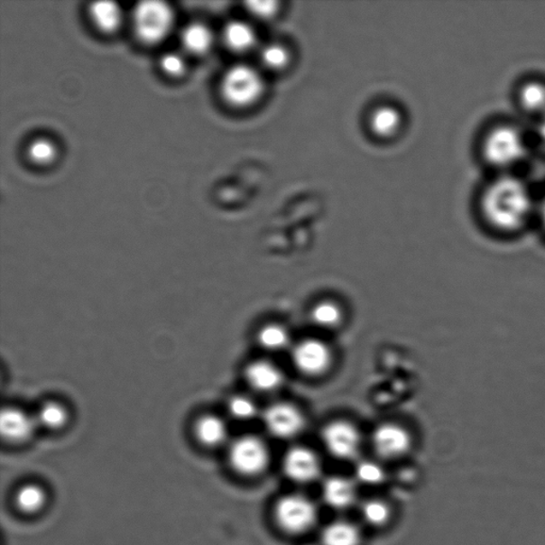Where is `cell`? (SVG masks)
<instances>
[{
    "mask_svg": "<svg viewBox=\"0 0 545 545\" xmlns=\"http://www.w3.org/2000/svg\"><path fill=\"white\" fill-rule=\"evenodd\" d=\"M280 3L271 2H250L246 3V8L250 14L258 20H271L280 12Z\"/></svg>",
    "mask_w": 545,
    "mask_h": 545,
    "instance_id": "cell-31",
    "label": "cell"
},
{
    "mask_svg": "<svg viewBox=\"0 0 545 545\" xmlns=\"http://www.w3.org/2000/svg\"><path fill=\"white\" fill-rule=\"evenodd\" d=\"M228 411L236 419L250 420L256 414L257 407L246 396H235L229 401Z\"/></svg>",
    "mask_w": 545,
    "mask_h": 545,
    "instance_id": "cell-30",
    "label": "cell"
},
{
    "mask_svg": "<svg viewBox=\"0 0 545 545\" xmlns=\"http://www.w3.org/2000/svg\"><path fill=\"white\" fill-rule=\"evenodd\" d=\"M483 153L488 163L494 167L509 168L525 157V140L517 128L509 125L497 126L485 135Z\"/></svg>",
    "mask_w": 545,
    "mask_h": 545,
    "instance_id": "cell-3",
    "label": "cell"
},
{
    "mask_svg": "<svg viewBox=\"0 0 545 545\" xmlns=\"http://www.w3.org/2000/svg\"><path fill=\"white\" fill-rule=\"evenodd\" d=\"M35 420L39 426L45 429L59 430L68 423L69 414L62 405L51 402L40 408Z\"/></svg>",
    "mask_w": 545,
    "mask_h": 545,
    "instance_id": "cell-23",
    "label": "cell"
},
{
    "mask_svg": "<svg viewBox=\"0 0 545 545\" xmlns=\"http://www.w3.org/2000/svg\"><path fill=\"white\" fill-rule=\"evenodd\" d=\"M356 478L365 485H374L382 484L386 478L383 466L373 460H363L356 466Z\"/></svg>",
    "mask_w": 545,
    "mask_h": 545,
    "instance_id": "cell-28",
    "label": "cell"
},
{
    "mask_svg": "<svg viewBox=\"0 0 545 545\" xmlns=\"http://www.w3.org/2000/svg\"><path fill=\"white\" fill-rule=\"evenodd\" d=\"M259 345L268 351H281L289 343L288 331L278 325L265 326L258 334Z\"/></svg>",
    "mask_w": 545,
    "mask_h": 545,
    "instance_id": "cell-25",
    "label": "cell"
},
{
    "mask_svg": "<svg viewBox=\"0 0 545 545\" xmlns=\"http://www.w3.org/2000/svg\"><path fill=\"white\" fill-rule=\"evenodd\" d=\"M162 67L165 73L171 76L182 74L185 70V61L183 58L176 52H169L162 59Z\"/></svg>",
    "mask_w": 545,
    "mask_h": 545,
    "instance_id": "cell-32",
    "label": "cell"
},
{
    "mask_svg": "<svg viewBox=\"0 0 545 545\" xmlns=\"http://www.w3.org/2000/svg\"><path fill=\"white\" fill-rule=\"evenodd\" d=\"M361 513H363L365 522L373 526H381L388 522L390 508L383 501L371 500L364 503Z\"/></svg>",
    "mask_w": 545,
    "mask_h": 545,
    "instance_id": "cell-27",
    "label": "cell"
},
{
    "mask_svg": "<svg viewBox=\"0 0 545 545\" xmlns=\"http://www.w3.org/2000/svg\"><path fill=\"white\" fill-rule=\"evenodd\" d=\"M481 209L491 227L502 233H514L524 226L531 215L530 189L517 177H500L485 189Z\"/></svg>",
    "mask_w": 545,
    "mask_h": 545,
    "instance_id": "cell-1",
    "label": "cell"
},
{
    "mask_svg": "<svg viewBox=\"0 0 545 545\" xmlns=\"http://www.w3.org/2000/svg\"><path fill=\"white\" fill-rule=\"evenodd\" d=\"M404 116L398 106L379 105L370 112L367 126L379 139H390L400 133Z\"/></svg>",
    "mask_w": 545,
    "mask_h": 545,
    "instance_id": "cell-13",
    "label": "cell"
},
{
    "mask_svg": "<svg viewBox=\"0 0 545 545\" xmlns=\"http://www.w3.org/2000/svg\"><path fill=\"white\" fill-rule=\"evenodd\" d=\"M520 103L531 114L545 115V85L531 81L521 88Z\"/></svg>",
    "mask_w": 545,
    "mask_h": 545,
    "instance_id": "cell-21",
    "label": "cell"
},
{
    "mask_svg": "<svg viewBox=\"0 0 545 545\" xmlns=\"http://www.w3.org/2000/svg\"><path fill=\"white\" fill-rule=\"evenodd\" d=\"M358 527L347 521H336L325 527L321 534L323 545H359Z\"/></svg>",
    "mask_w": 545,
    "mask_h": 545,
    "instance_id": "cell-18",
    "label": "cell"
},
{
    "mask_svg": "<svg viewBox=\"0 0 545 545\" xmlns=\"http://www.w3.org/2000/svg\"><path fill=\"white\" fill-rule=\"evenodd\" d=\"M540 210V213H539V215H540V218H541V223H542V226L545 230V195L541 200V204H540V208H539Z\"/></svg>",
    "mask_w": 545,
    "mask_h": 545,
    "instance_id": "cell-34",
    "label": "cell"
},
{
    "mask_svg": "<svg viewBox=\"0 0 545 545\" xmlns=\"http://www.w3.org/2000/svg\"><path fill=\"white\" fill-rule=\"evenodd\" d=\"M538 135L539 139H540L542 144L545 146V115L541 116V120L539 122Z\"/></svg>",
    "mask_w": 545,
    "mask_h": 545,
    "instance_id": "cell-33",
    "label": "cell"
},
{
    "mask_svg": "<svg viewBox=\"0 0 545 545\" xmlns=\"http://www.w3.org/2000/svg\"><path fill=\"white\" fill-rule=\"evenodd\" d=\"M195 435L207 447L221 446L227 439V426L221 418L207 414L195 425Z\"/></svg>",
    "mask_w": 545,
    "mask_h": 545,
    "instance_id": "cell-17",
    "label": "cell"
},
{
    "mask_svg": "<svg viewBox=\"0 0 545 545\" xmlns=\"http://www.w3.org/2000/svg\"><path fill=\"white\" fill-rule=\"evenodd\" d=\"M323 500L335 509H346L356 500V487L346 477H328L323 484Z\"/></svg>",
    "mask_w": 545,
    "mask_h": 545,
    "instance_id": "cell-14",
    "label": "cell"
},
{
    "mask_svg": "<svg viewBox=\"0 0 545 545\" xmlns=\"http://www.w3.org/2000/svg\"><path fill=\"white\" fill-rule=\"evenodd\" d=\"M263 420L271 434L282 439L299 435L305 425L304 417L298 409L289 404L272 405L266 409Z\"/></svg>",
    "mask_w": 545,
    "mask_h": 545,
    "instance_id": "cell-8",
    "label": "cell"
},
{
    "mask_svg": "<svg viewBox=\"0 0 545 545\" xmlns=\"http://www.w3.org/2000/svg\"><path fill=\"white\" fill-rule=\"evenodd\" d=\"M37 420L17 408H5L0 416V431L5 440L23 442L31 439L38 428Z\"/></svg>",
    "mask_w": 545,
    "mask_h": 545,
    "instance_id": "cell-12",
    "label": "cell"
},
{
    "mask_svg": "<svg viewBox=\"0 0 545 545\" xmlns=\"http://www.w3.org/2000/svg\"><path fill=\"white\" fill-rule=\"evenodd\" d=\"M28 155L32 162L45 164L55 159L57 148L50 140L38 139L29 146Z\"/></svg>",
    "mask_w": 545,
    "mask_h": 545,
    "instance_id": "cell-29",
    "label": "cell"
},
{
    "mask_svg": "<svg viewBox=\"0 0 545 545\" xmlns=\"http://www.w3.org/2000/svg\"><path fill=\"white\" fill-rule=\"evenodd\" d=\"M246 382L250 386L262 393H271L282 383V373L274 365L266 361H254L246 367Z\"/></svg>",
    "mask_w": 545,
    "mask_h": 545,
    "instance_id": "cell-15",
    "label": "cell"
},
{
    "mask_svg": "<svg viewBox=\"0 0 545 545\" xmlns=\"http://www.w3.org/2000/svg\"><path fill=\"white\" fill-rule=\"evenodd\" d=\"M373 446L383 458L400 457L411 448V439L408 432L395 424L379 426L372 437Z\"/></svg>",
    "mask_w": 545,
    "mask_h": 545,
    "instance_id": "cell-11",
    "label": "cell"
},
{
    "mask_svg": "<svg viewBox=\"0 0 545 545\" xmlns=\"http://www.w3.org/2000/svg\"><path fill=\"white\" fill-rule=\"evenodd\" d=\"M46 494L37 485H27L16 496L17 505L26 513H35L44 506Z\"/></svg>",
    "mask_w": 545,
    "mask_h": 545,
    "instance_id": "cell-24",
    "label": "cell"
},
{
    "mask_svg": "<svg viewBox=\"0 0 545 545\" xmlns=\"http://www.w3.org/2000/svg\"><path fill=\"white\" fill-rule=\"evenodd\" d=\"M311 318L317 325L331 328L340 323L342 315L337 305L330 301H323L313 308Z\"/></svg>",
    "mask_w": 545,
    "mask_h": 545,
    "instance_id": "cell-26",
    "label": "cell"
},
{
    "mask_svg": "<svg viewBox=\"0 0 545 545\" xmlns=\"http://www.w3.org/2000/svg\"><path fill=\"white\" fill-rule=\"evenodd\" d=\"M283 471L291 481L310 483L319 476L321 462L311 449L293 448L284 456Z\"/></svg>",
    "mask_w": 545,
    "mask_h": 545,
    "instance_id": "cell-10",
    "label": "cell"
},
{
    "mask_svg": "<svg viewBox=\"0 0 545 545\" xmlns=\"http://www.w3.org/2000/svg\"><path fill=\"white\" fill-rule=\"evenodd\" d=\"M225 43L229 50L236 52H247L254 49L258 43L257 32L246 22L233 21L224 29Z\"/></svg>",
    "mask_w": 545,
    "mask_h": 545,
    "instance_id": "cell-16",
    "label": "cell"
},
{
    "mask_svg": "<svg viewBox=\"0 0 545 545\" xmlns=\"http://www.w3.org/2000/svg\"><path fill=\"white\" fill-rule=\"evenodd\" d=\"M274 515L282 531L289 534H301L316 524L318 509L307 496L289 494L276 503Z\"/></svg>",
    "mask_w": 545,
    "mask_h": 545,
    "instance_id": "cell-5",
    "label": "cell"
},
{
    "mask_svg": "<svg viewBox=\"0 0 545 545\" xmlns=\"http://www.w3.org/2000/svg\"><path fill=\"white\" fill-rule=\"evenodd\" d=\"M293 363L304 374L317 376L328 369L331 363L329 348L319 340H305L293 349Z\"/></svg>",
    "mask_w": 545,
    "mask_h": 545,
    "instance_id": "cell-9",
    "label": "cell"
},
{
    "mask_svg": "<svg viewBox=\"0 0 545 545\" xmlns=\"http://www.w3.org/2000/svg\"><path fill=\"white\" fill-rule=\"evenodd\" d=\"M173 21V11L160 0H145L135 5L134 11L135 32L145 43H157L167 37Z\"/></svg>",
    "mask_w": 545,
    "mask_h": 545,
    "instance_id": "cell-4",
    "label": "cell"
},
{
    "mask_svg": "<svg viewBox=\"0 0 545 545\" xmlns=\"http://www.w3.org/2000/svg\"><path fill=\"white\" fill-rule=\"evenodd\" d=\"M181 40L187 51L194 53H203L210 49L213 35L210 29L204 23H192L183 29Z\"/></svg>",
    "mask_w": 545,
    "mask_h": 545,
    "instance_id": "cell-20",
    "label": "cell"
},
{
    "mask_svg": "<svg viewBox=\"0 0 545 545\" xmlns=\"http://www.w3.org/2000/svg\"><path fill=\"white\" fill-rule=\"evenodd\" d=\"M322 440L328 452L339 459H353L359 452V432L352 424L343 420L326 425L322 431Z\"/></svg>",
    "mask_w": 545,
    "mask_h": 545,
    "instance_id": "cell-7",
    "label": "cell"
},
{
    "mask_svg": "<svg viewBox=\"0 0 545 545\" xmlns=\"http://www.w3.org/2000/svg\"><path fill=\"white\" fill-rule=\"evenodd\" d=\"M90 11L95 23L102 31L114 32L120 26L123 14L120 5L110 0L93 3Z\"/></svg>",
    "mask_w": 545,
    "mask_h": 545,
    "instance_id": "cell-19",
    "label": "cell"
},
{
    "mask_svg": "<svg viewBox=\"0 0 545 545\" xmlns=\"http://www.w3.org/2000/svg\"><path fill=\"white\" fill-rule=\"evenodd\" d=\"M265 80L262 72L248 64H236L225 73L222 94L236 108H248L263 98Z\"/></svg>",
    "mask_w": 545,
    "mask_h": 545,
    "instance_id": "cell-2",
    "label": "cell"
},
{
    "mask_svg": "<svg viewBox=\"0 0 545 545\" xmlns=\"http://www.w3.org/2000/svg\"><path fill=\"white\" fill-rule=\"evenodd\" d=\"M260 62L263 68L272 72L286 69L291 60V55L286 46L281 43H269L259 51Z\"/></svg>",
    "mask_w": 545,
    "mask_h": 545,
    "instance_id": "cell-22",
    "label": "cell"
},
{
    "mask_svg": "<svg viewBox=\"0 0 545 545\" xmlns=\"http://www.w3.org/2000/svg\"><path fill=\"white\" fill-rule=\"evenodd\" d=\"M228 458L236 472L253 476L265 470L270 456L262 440L256 437L245 436L231 444Z\"/></svg>",
    "mask_w": 545,
    "mask_h": 545,
    "instance_id": "cell-6",
    "label": "cell"
}]
</instances>
